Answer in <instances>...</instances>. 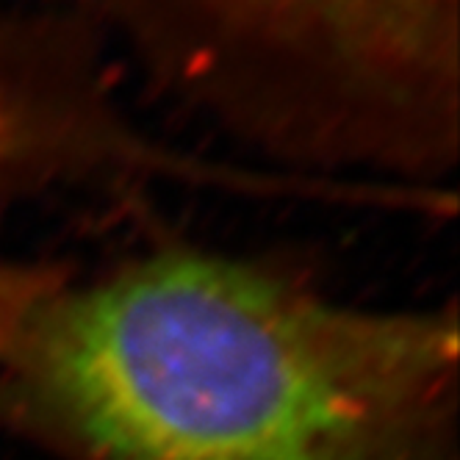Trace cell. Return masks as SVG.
<instances>
[{"instance_id":"1","label":"cell","mask_w":460,"mask_h":460,"mask_svg":"<svg viewBox=\"0 0 460 460\" xmlns=\"http://www.w3.org/2000/svg\"><path fill=\"white\" fill-rule=\"evenodd\" d=\"M455 355L452 319L341 308L189 250L42 294L0 339L14 400L86 460H391Z\"/></svg>"},{"instance_id":"2","label":"cell","mask_w":460,"mask_h":460,"mask_svg":"<svg viewBox=\"0 0 460 460\" xmlns=\"http://www.w3.org/2000/svg\"><path fill=\"white\" fill-rule=\"evenodd\" d=\"M9 137H6V114H4V109H0V153H4V142H6Z\"/></svg>"}]
</instances>
